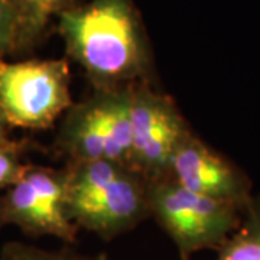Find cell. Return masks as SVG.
Here are the masks:
<instances>
[{"instance_id": "1", "label": "cell", "mask_w": 260, "mask_h": 260, "mask_svg": "<svg viewBox=\"0 0 260 260\" xmlns=\"http://www.w3.org/2000/svg\"><path fill=\"white\" fill-rule=\"evenodd\" d=\"M58 30L93 88L150 83V48L133 0L73 3L58 15Z\"/></svg>"}, {"instance_id": "2", "label": "cell", "mask_w": 260, "mask_h": 260, "mask_svg": "<svg viewBox=\"0 0 260 260\" xmlns=\"http://www.w3.org/2000/svg\"><path fill=\"white\" fill-rule=\"evenodd\" d=\"M65 203L71 221L113 240L150 217L148 181L130 165L112 160L67 162Z\"/></svg>"}, {"instance_id": "3", "label": "cell", "mask_w": 260, "mask_h": 260, "mask_svg": "<svg viewBox=\"0 0 260 260\" xmlns=\"http://www.w3.org/2000/svg\"><path fill=\"white\" fill-rule=\"evenodd\" d=\"M132 84L94 88L65 112L54 142L67 162L112 160L132 167Z\"/></svg>"}, {"instance_id": "4", "label": "cell", "mask_w": 260, "mask_h": 260, "mask_svg": "<svg viewBox=\"0 0 260 260\" xmlns=\"http://www.w3.org/2000/svg\"><path fill=\"white\" fill-rule=\"evenodd\" d=\"M148 201L150 217L174 242L181 260L201 250H218L237 230L246 210L192 192L169 177L149 182Z\"/></svg>"}, {"instance_id": "5", "label": "cell", "mask_w": 260, "mask_h": 260, "mask_svg": "<svg viewBox=\"0 0 260 260\" xmlns=\"http://www.w3.org/2000/svg\"><path fill=\"white\" fill-rule=\"evenodd\" d=\"M65 59L0 61V109L9 127L49 129L73 106Z\"/></svg>"}, {"instance_id": "6", "label": "cell", "mask_w": 260, "mask_h": 260, "mask_svg": "<svg viewBox=\"0 0 260 260\" xmlns=\"http://www.w3.org/2000/svg\"><path fill=\"white\" fill-rule=\"evenodd\" d=\"M65 168L26 164L22 174L0 194V230L15 225L28 237L51 236L68 246L77 243L78 227L67 211Z\"/></svg>"}, {"instance_id": "7", "label": "cell", "mask_w": 260, "mask_h": 260, "mask_svg": "<svg viewBox=\"0 0 260 260\" xmlns=\"http://www.w3.org/2000/svg\"><path fill=\"white\" fill-rule=\"evenodd\" d=\"M132 167L148 182L169 177L179 142L191 130L175 102L150 83L132 84Z\"/></svg>"}, {"instance_id": "8", "label": "cell", "mask_w": 260, "mask_h": 260, "mask_svg": "<svg viewBox=\"0 0 260 260\" xmlns=\"http://www.w3.org/2000/svg\"><path fill=\"white\" fill-rule=\"evenodd\" d=\"M169 178L200 195L230 201L246 208L251 198V182L232 160L214 150L189 130L175 149Z\"/></svg>"}, {"instance_id": "9", "label": "cell", "mask_w": 260, "mask_h": 260, "mask_svg": "<svg viewBox=\"0 0 260 260\" xmlns=\"http://www.w3.org/2000/svg\"><path fill=\"white\" fill-rule=\"evenodd\" d=\"M18 22L13 54H26L42 41L51 20L74 0H10Z\"/></svg>"}, {"instance_id": "10", "label": "cell", "mask_w": 260, "mask_h": 260, "mask_svg": "<svg viewBox=\"0 0 260 260\" xmlns=\"http://www.w3.org/2000/svg\"><path fill=\"white\" fill-rule=\"evenodd\" d=\"M217 251V260H260V197L251 198L240 225Z\"/></svg>"}, {"instance_id": "11", "label": "cell", "mask_w": 260, "mask_h": 260, "mask_svg": "<svg viewBox=\"0 0 260 260\" xmlns=\"http://www.w3.org/2000/svg\"><path fill=\"white\" fill-rule=\"evenodd\" d=\"M0 260H112L106 253L84 254L65 244L58 250H45L22 242H8L0 249Z\"/></svg>"}, {"instance_id": "12", "label": "cell", "mask_w": 260, "mask_h": 260, "mask_svg": "<svg viewBox=\"0 0 260 260\" xmlns=\"http://www.w3.org/2000/svg\"><path fill=\"white\" fill-rule=\"evenodd\" d=\"M25 152L26 145L23 142L0 140V194L18 179L26 167V162H23Z\"/></svg>"}, {"instance_id": "13", "label": "cell", "mask_w": 260, "mask_h": 260, "mask_svg": "<svg viewBox=\"0 0 260 260\" xmlns=\"http://www.w3.org/2000/svg\"><path fill=\"white\" fill-rule=\"evenodd\" d=\"M18 34L16 13L10 0H0V61L15 52Z\"/></svg>"}, {"instance_id": "14", "label": "cell", "mask_w": 260, "mask_h": 260, "mask_svg": "<svg viewBox=\"0 0 260 260\" xmlns=\"http://www.w3.org/2000/svg\"><path fill=\"white\" fill-rule=\"evenodd\" d=\"M8 130H9V124H8V121H6L5 116H3V112H2V109H0V140L9 139Z\"/></svg>"}]
</instances>
